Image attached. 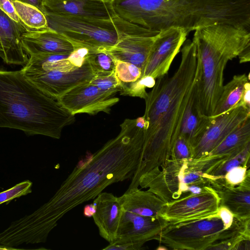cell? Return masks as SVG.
I'll use <instances>...</instances> for the list:
<instances>
[{
    "label": "cell",
    "mask_w": 250,
    "mask_h": 250,
    "mask_svg": "<svg viewBox=\"0 0 250 250\" xmlns=\"http://www.w3.org/2000/svg\"><path fill=\"white\" fill-rule=\"evenodd\" d=\"M145 124L143 116L125 119L118 135L78 165L49 201L34 211L46 233L67 212L94 199L107 186L132 178L142 149Z\"/></svg>",
    "instance_id": "6da1fadb"
},
{
    "label": "cell",
    "mask_w": 250,
    "mask_h": 250,
    "mask_svg": "<svg viewBox=\"0 0 250 250\" xmlns=\"http://www.w3.org/2000/svg\"><path fill=\"white\" fill-rule=\"evenodd\" d=\"M180 65L173 75L157 78L145 99L144 140L139 163L128 188L139 187L144 173L166 164L180 135L185 110L198 80L196 49L185 42Z\"/></svg>",
    "instance_id": "7a4b0ae2"
},
{
    "label": "cell",
    "mask_w": 250,
    "mask_h": 250,
    "mask_svg": "<svg viewBox=\"0 0 250 250\" xmlns=\"http://www.w3.org/2000/svg\"><path fill=\"white\" fill-rule=\"evenodd\" d=\"M112 6L121 18L156 31L188 33L218 23L250 29V0H115Z\"/></svg>",
    "instance_id": "3957f363"
},
{
    "label": "cell",
    "mask_w": 250,
    "mask_h": 250,
    "mask_svg": "<svg viewBox=\"0 0 250 250\" xmlns=\"http://www.w3.org/2000/svg\"><path fill=\"white\" fill-rule=\"evenodd\" d=\"M75 115L30 82L21 70L0 69V127L60 139Z\"/></svg>",
    "instance_id": "277c9868"
},
{
    "label": "cell",
    "mask_w": 250,
    "mask_h": 250,
    "mask_svg": "<svg viewBox=\"0 0 250 250\" xmlns=\"http://www.w3.org/2000/svg\"><path fill=\"white\" fill-rule=\"evenodd\" d=\"M198 76L196 95L200 109L211 116L224 86L228 62L250 48V29L218 23L195 30Z\"/></svg>",
    "instance_id": "5b68a950"
},
{
    "label": "cell",
    "mask_w": 250,
    "mask_h": 250,
    "mask_svg": "<svg viewBox=\"0 0 250 250\" xmlns=\"http://www.w3.org/2000/svg\"><path fill=\"white\" fill-rule=\"evenodd\" d=\"M250 218H239L230 227L217 214L204 218L168 222L155 240L169 249L205 250L216 243L241 234L250 235Z\"/></svg>",
    "instance_id": "8992f818"
},
{
    "label": "cell",
    "mask_w": 250,
    "mask_h": 250,
    "mask_svg": "<svg viewBox=\"0 0 250 250\" xmlns=\"http://www.w3.org/2000/svg\"><path fill=\"white\" fill-rule=\"evenodd\" d=\"M48 27L62 34L75 47L104 51L114 45L117 34L111 18L78 16L46 12Z\"/></svg>",
    "instance_id": "52a82bcc"
},
{
    "label": "cell",
    "mask_w": 250,
    "mask_h": 250,
    "mask_svg": "<svg viewBox=\"0 0 250 250\" xmlns=\"http://www.w3.org/2000/svg\"><path fill=\"white\" fill-rule=\"evenodd\" d=\"M196 180V174L189 169L188 160L170 159L164 166L143 174L138 185L167 203L193 193Z\"/></svg>",
    "instance_id": "ba28073f"
},
{
    "label": "cell",
    "mask_w": 250,
    "mask_h": 250,
    "mask_svg": "<svg viewBox=\"0 0 250 250\" xmlns=\"http://www.w3.org/2000/svg\"><path fill=\"white\" fill-rule=\"evenodd\" d=\"M117 34L115 44L104 51L114 59L130 62L144 68L157 34L126 21L115 13L111 17Z\"/></svg>",
    "instance_id": "9c48e42d"
},
{
    "label": "cell",
    "mask_w": 250,
    "mask_h": 250,
    "mask_svg": "<svg viewBox=\"0 0 250 250\" xmlns=\"http://www.w3.org/2000/svg\"><path fill=\"white\" fill-rule=\"evenodd\" d=\"M249 117L250 108L239 104L222 114L210 116L207 127L191 146V159H199L207 155L234 129Z\"/></svg>",
    "instance_id": "30bf717a"
},
{
    "label": "cell",
    "mask_w": 250,
    "mask_h": 250,
    "mask_svg": "<svg viewBox=\"0 0 250 250\" xmlns=\"http://www.w3.org/2000/svg\"><path fill=\"white\" fill-rule=\"evenodd\" d=\"M188 34L178 27L160 31L156 36L140 78L151 76L156 79L167 74Z\"/></svg>",
    "instance_id": "8fae6325"
},
{
    "label": "cell",
    "mask_w": 250,
    "mask_h": 250,
    "mask_svg": "<svg viewBox=\"0 0 250 250\" xmlns=\"http://www.w3.org/2000/svg\"><path fill=\"white\" fill-rule=\"evenodd\" d=\"M21 72L37 88L56 100L75 86L89 82L95 75L87 58L82 66L69 71Z\"/></svg>",
    "instance_id": "7c38bea8"
},
{
    "label": "cell",
    "mask_w": 250,
    "mask_h": 250,
    "mask_svg": "<svg viewBox=\"0 0 250 250\" xmlns=\"http://www.w3.org/2000/svg\"><path fill=\"white\" fill-rule=\"evenodd\" d=\"M56 100L74 115L79 113L94 115L101 112L109 113L119 99L89 82L75 86Z\"/></svg>",
    "instance_id": "4fadbf2b"
},
{
    "label": "cell",
    "mask_w": 250,
    "mask_h": 250,
    "mask_svg": "<svg viewBox=\"0 0 250 250\" xmlns=\"http://www.w3.org/2000/svg\"><path fill=\"white\" fill-rule=\"evenodd\" d=\"M220 198L212 188L197 194H189L166 203L162 216L168 222L184 221L217 214Z\"/></svg>",
    "instance_id": "5bb4252c"
},
{
    "label": "cell",
    "mask_w": 250,
    "mask_h": 250,
    "mask_svg": "<svg viewBox=\"0 0 250 250\" xmlns=\"http://www.w3.org/2000/svg\"><path fill=\"white\" fill-rule=\"evenodd\" d=\"M168 224L162 216H145L124 210L116 238L112 243H132L143 246L147 241L155 240Z\"/></svg>",
    "instance_id": "9a60e30c"
},
{
    "label": "cell",
    "mask_w": 250,
    "mask_h": 250,
    "mask_svg": "<svg viewBox=\"0 0 250 250\" xmlns=\"http://www.w3.org/2000/svg\"><path fill=\"white\" fill-rule=\"evenodd\" d=\"M96 207L93 218L100 235L111 243L117 236V232L124 210L119 203L118 197L113 194L102 192L93 201Z\"/></svg>",
    "instance_id": "2e32d148"
},
{
    "label": "cell",
    "mask_w": 250,
    "mask_h": 250,
    "mask_svg": "<svg viewBox=\"0 0 250 250\" xmlns=\"http://www.w3.org/2000/svg\"><path fill=\"white\" fill-rule=\"evenodd\" d=\"M23 49L29 56L42 53L70 54L74 47L62 34L49 28L27 29L21 36Z\"/></svg>",
    "instance_id": "e0dca14e"
},
{
    "label": "cell",
    "mask_w": 250,
    "mask_h": 250,
    "mask_svg": "<svg viewBox=\"0 0 250 250\" xmlns=\"http://www.w3.org/2000/svg\"><path fill=\"white\" fill-rule=\"evenodd\" d=\"M89 50L75 47L70 54L42 53L29 56L21 69L22 71H69L82 66L85 62Z\"/></svg>",
    "instance_id": "ac0fdd59"
},
{
    "label": "cell",
    "mask_w": 250,
    "mask_h": 250,
    "mask_svg": "<svg viewBox=\"0 0 250 250\" xmlns=\"http://www.w3.org/2000/svg\"><path fill=\"white\" fill-rule=\"evenodd\" d=\"M26 30L23 24L14 21L0 10V42L6 63L25 65L28 62L29 58L21 42V36Z\"/></svg>",
    "instance_id": "d6986e66"
},
{
    "label": "cell",
    "mask_w": 250,
    "mask_h": 250,
    "mask_svg": "<svg viewBox=\"0 0 250 250\" xmlns=\"http://www.w3.org/2000/svg\"><path fill=\"white\" fill-rule=\"evenodd\" d=\"M44 7L46 12L78 16L109 18L114 13L111 4L97 0H45Z\"/></svg>",
    "instance_id": "ffe728a7"
},
{
    "label": "cell",
    "mask_w": 250,
    "mask_h": 250,
    "mask_svg": "<svg viewBox=\"0 0 250 250\" xmlns=\"http://www.w3.org/2000/svg\"><path fill=\"white\" fill-rule=\"evenodd\" d=\"M118 200L124 210L152 217L162 216L166 204L153 193L138 187L127 189Z\"/></svg>",
    "instance_id": "44dd1931"
},
{
    "label": "cell",
    "mask_w": 250,
    "mask_h": 250,
    "mask_svg": "<svg viewBox=\"0 0 250 250\" xmlns=\"http://www.w3.org/2000/svg\"><path fill=\"white\" fill-rule=\"evenodd\" d=\"M220 198V206L228 208L235 216L250 218V174L239 185L214 189Z\"/></svg>",
    "instance_id": "7402d4cb"
},
{
    "label": "cell",
    "mask_w": 250,
    "mask_h": 250,
    "mask_svg": "<svg viewBox=\"0 0 250 250\" xmlns=\"http://www.w3.org/2000/svg\"><path fill=\"white\" fill-rule=\"evenodd\" d=\"M250 143V117L239 125L219 145L201 158L215 159L223 161L241 151Z\"/></svg>",
    "instance_id": "603a6c76"
},
{
    "label": "cell",
    "mask_w": 250,
    "mask_h": 250,
    "mask_svg": "<svg viewBox=\"0 0 250 250\" xmlns=\"http://www.w3.org/2000/svg\"><path fill=\"white\" fill-rule=\"evenodd\" d=\"M210 120V116H205L201 112L195 86L185 110L179 136L184 137L191 148L193 143L205 130Z\"/></svg>",
    "instance_id": "cb8c5ba5"
},
{
    "label": "cell",
    "mask_w": 250,
    "mask_h": 250,
    "mask_svg": "<svg viewBox=\"0 0 250 250\" xmlns=\"http://www.w3.org/2000/svg\"><path fill=\"white\" fill-rule=\"evenodd\" d=\"M250 74L234 75L223 86L212 117L222 114L236 106L240 101L246 85L250 82Z\"/></svg>",
    "instance_id": "d4e9b609"
},
{
    "label": "cell",
    "mask_w": 250,
    "mask_h": 250,
    "mask_svg": "<svg viewBox=\"0 0 250 250\" xmlns=\"http://www.w3.org/2000/svg\"><path fill=\"white\" fill-rule=\"evenodd\" d=\"M17 15L27 29L41 30L48 28L45 15L37 7L17 0H12Z\"/></svg>",
    "instance_id": "484cf974"
},
{
    "label": "cell",
    "mask_w": 250,
    "mask_h": 250,
    "mask_svg": "<svg viewBox=\"0 0 250 250\" xmlns=\"http://www.w3.org/2000/svg\"><path fill=\"white\" fill-rule=\"evenodd\" d=\"M250 143L240 152L235 153L204 174L208 181L223 178L231 169L238 166L250 167Z\"/></svg>",
    "instance_id": "4316f807"
},
{
    "label": "cell",
    "mask_w": 250,
    "mask_h": 250,
    "mask_svg": "<svg viewBox=\"0 0 250 250\" xmlns=\"http://www.w3.org/2000/svg\"><path fill=\"white\" fill-rule=\"evenodd\" d=\"M87 59L95 74L115 71V60L104 51L89 50Z\"/></svg>",
    "instance_id": "83f0119b"
},
{
    "label": "cell",
    "mask_w": 250,
    "mask_h": 250,
    "mask_svg": "<svg viewBox=\"0 0 250 250\" xmlns=\"http://www.w3.org/2000/svg\"><path fill=\"white\" fill-rule=\"evenodd\" d=\"M155 79L151 76H145L128 84L122 86L120 95L137 97L144 100L147 96L146 88H152L155 84Z\"/></svg>",
    "instance_id": "f1b7e54d"
},
{
    "label": "cell",
    "mask_w": 250,
    "mask_h": 250,
    "mask_svg": "<svg viewBox=\"0 0 250 250\" xmlns=\"http://www.w3.org/2000/svg\"><path fill=\"white\" fill-rule=\"evenodd\" d=\"M90 83L101 90L112 95L120 92L122 89L120 81L115 71L95 74Z\"/></svg>",
    "instance_id": "f546056e"
},
{
    "label": "cell",
    "mask_w": 250,
    "mask_h": 250,
    "mask_svg": "<svg viewBox=\"0 0 250 250\" xmlns=\"http://www.w3.org/2000/svg\"><path fill=\"white\" fill-rule=\"evenodd\" d=\"M116 75L122 85L132 83L138 80L141 76L142 69L128 62L115 60Z\"/></svg>",
    "instance_id": "4dcf8cb0"
},
{
    "label": "cell",
    "mask_w": 250,
    "mask_h": 250,
    "mask_svg": "<svg viewBox=\"0 0 250 250\" xmlns=\"http://www.w3.org/2000/svg\"><path fill=\"white\" fill-rule=\"evenodd\" d=\"M32 182L25 180L0 192V205L7 204L16 198L25 196L32 192Z\"/></svg>",
    "instance_id": "1f68e13d"
},
{
    "label": "cell",
    "mask_w": 250,
    "mask_h": 250,
    "mask_svg": "<svg viewBox=\"0 0 250 250\" xmlns=\"http://www.w3.org/2000/svg\"><path fill=\"white\" fill-rule=\"evenodd\" d=\"M191 148L188 141L183 137L179 136L172 148L170 159L183 161L192 158Z\"/></svg>",
    "instance_id": "d6a6232c"
},
{
    "label": "cell",
    "mask_w": 250,
    "mask_h": 250,
    "mask_svg": "<svg viewBox=\"0 0 250 250\" xmlns=\"http://www.w3.org/2000/svg\"><path fill=\"white\" fill-rule=\"evenodd\" d=\"M0 10L14 21L21 23L12 0H0Z\"/></svg>",
    "instance_id": "836d02e7"
},
{
    "label": "cell",
    "mask_w": 250,
    "mask_h": 250,
    "mask_svg": "<svg viewBox=\"0 0 250 250\" xmlns=\"http://www.w3.org/2000/svg\"><path fill=\"white\" fill-rule=\"evenodd\" d=\"M143 246L136 243H112L103 248V250H139Z\"/></svg>",
    "instance_id": "e575fe53"
},
{
    "label": "cell",
    "mask_w": 250,
    "mask_h": 250,
    "mask_svg": "<svg viewBox=\"0 0 250 250\" xmlns=\"http://www.w3.org/2000/svg\"><path fill=\"white\" fill-rule=\"evenodd\" d=\"M17 0L18 1H20L22 3L28 4L31 5H33L41 11H42L44 14L46 12L45 9L44 7V2L45 0Z\"/></svg>",
    "instance_id": "d590c367"
},
{
    "label": "cell",
    "mask_w": 250,
    "mask_h": 250,
    "mask_svg": "<svg viewBox=\"0 0 250 250\" xmlns=\"http://www.w3.org/2000/svg\"><path fill=\"white\" fill-rule=\"evenodd\" d=\"M250 83H248L246 88L242 95L240 101L238 103L241 105H244L246 107L250 108Z\"/></svg>",
    "instance_id": "8d00e7d4"
},
{
    "label": "cell",
    "mask_w": 250,
    "mask_h": 250,
    "mask_svg": "<svg viewBox=\"0 0 250 250\" xmlns=\"http://www.w3.org/2000/svg\"><path fill=\"white\" fill-rule=\"evenodd\" d=\"M96 205L93 202L92 204H87L84 206L83 213L84 216L86 217H91L93 216L96 212Z\"/></svg>",
    "instance_id": "74e56055"
},
{
    "label": "cell",
    "mask_w": 250,
    "mask_h": 250,
    "mask_svg": "<svg viewBox=\"0 0 250 250\" xmlns=\"http://www.w3.org/2000/svg\"><path fill=\"white\" fill-rule=\"evenodd\" d=\"M0 57L3 60H4V54L3 50L0 42Z\"/></svg>",
    "instance_id": "f35d334b"
},
{
    "label": "cell",
    "mask_w": 250,
    "mask_h": 250,
    "mask_svg": "<svg viewBox=\"0 0 250 250\" xmlns=\"http://www.w3.org/2000/svg\"><path fill=\"white\" fill-rule=\"evenodd\" d=\"M102 2L111 4L115 0H97Z\"/></svg>",
    "instance_id": "ab89813d"
},
{
    "label": "cell",
    "mask_w": 250,
    "mask_h": 250,
    "mask_svg": "<svg viewBox=\"0 0 250 250\" xmlns=\"http://www.w3.org/2000/svg\"><path fill=\"white\" fill-rule=\"evenodd\" d=\"M0 250H9V249L2 246L0 247Z\"/></svg>",
    "instance_id": "60d3db41"
}]
</instances>
